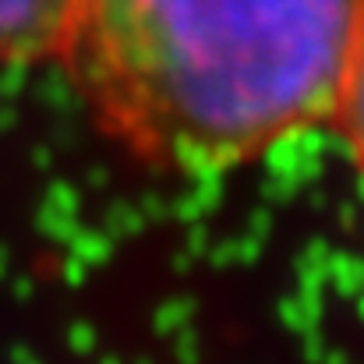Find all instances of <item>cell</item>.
<instances>
[{
	"instance_id": "1",
	"label": "cell",
	"mask_w": 364,
	"mask_h": 364,
	"mask_svg": "<svg viewBox=\"0 0 364 364\" xmlns=\"http://www.w3.org/2000/svg\"><path fill=\"white\" fill-rule=\"evenodd\" d=\"M364 0H82L53 64L138 166L234 173L333 127Z\"/></svg>"
},
{
	"instance_id": "2",
	"label": "cell",
	"mask_w": 364,
	"mask_h": 364,
	"mask_svg": "<svg viewBox=\"0 0 364 364\" xmlns=\"http://www.w3.org/2000/svg\"><path fill=\"white\" fill-rule=\"evenodd\" d=\"M82 0H0V64L57 60Z\"/></svg>"
},
{
	"instance_id": "3",
	"label": "cell",
	"mask_w": 364,
	"mask_h": 364,
	"mask_svg": "<svg viewBox=\"0 0 364 364\" xmlns=\"http://www.w3.org/2000/svg\"><path fill=\"white\" fill-rule=\"evenodd\" d=\"M333 127L343 134V141L350 149V159L364 177V32L361 43H358V57H354L347 89H343V100H340V110L333 117Z\"/></svg>"
}]
</instances>
